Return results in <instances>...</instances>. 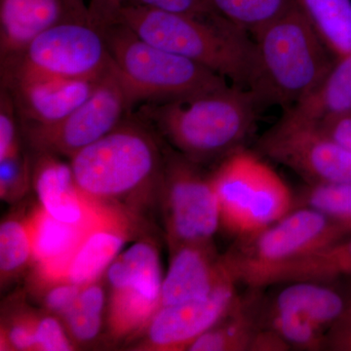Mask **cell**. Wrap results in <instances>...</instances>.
Returning <instances> with one entry per match:
<instances>
[{"label": "cell", "mask_w": 351, "mask_h": 351, "mask_svg": "<svg viewBox=\"0 0 351 351\" xmlns=\"http://www.w3.org/2000/svg\"><path fill=\"white\" fill-rule=\"evenodd\" d=\"M261 110L248 89L228 84L191 98L144 104L140 114L179 154L199 164L242 149Z\"/></svg>", "instance_id": "6da1fadb"}, {"label": "cell", "mask_w": 351, "mask_h": 351, "mask_svg": "<svg viewBox=\"0 0 351 351\" xmlns=\"http://www.w3.org/2000/svg\"><path fill=\"white\" fill-rule=\"evenodd\" d=\"M119 23L147 43L202 64L235 86L248 89L250 85L255 41L217 14L191 15L125 4Z\"/></svg>", "instance_id": "7a4b0ae2"}, {"label": "cell", "mask_w": 351, "mask_h": 351, "mask_svg": "<svg viewBox=\"0 0 351 351\" xmlns=\"http://www.w3.org/2000/svg\"><path fill=\"white\" fill-rule=\"evenodd\" d=\"M253 36L256 64L248 90L261 110L292 107L320 84L336 60L295 1Z\"/></svg>", "instance_id": "3957f363"}, {"label": "cell", "mask_w": 351, "mask_h": 351, "mask_svg": "<svg viewBox=\"0 0 351 351\" xmlns=\"http://www.w3.org/2000/svg\"><path fill=\"white\" fill-rule=\"evenodd\" d=\"M71 167L85 195L108 204L161 186L164 156L145 125L126 119L71 157Z\"/></svg>", "instance_id": "277c9868"}, {"label": "cell", "mask_w": 351, "mask_h": 351, "mask_svg": "<svg viewBox=\"0 0 351 351\" xmlns=\"http://www.w3.org/2000/svg\"><path fill=\"white\" fill-rule=\"evenodd\" d=\"M104 34L132 108L191 98L228 85L211 69L147 43L121 23L108 27Z\"/></svg>", "instance_id": "5b68a950"}, {"label": "cell", "mask_w": 351, "mask_h": 351, "mask_svg": "<svg viewBox=\"0 0 351 351\" xmlns=\"http://www.w3.org/2000/svg\"><path fill=\"white\" fill-rule=\"evenodd\" d=\"M3 84L50 80H99L112 68L105 34L88 17L68 15L17 54L1 60Z\"/></svg>", "instance_id": "8992f818"}, {"label": "cell", "mask_w": 351, "mask_h": 351, "mask_svg": "<svg viewBox=\"0 0 351 351\" xmlns=\"http://www.w3.org/2000/svg\"><path fill=\"white\" fill-rule=\"evenodd\" d=\"M221 226L237 240L257 234L295 209V195L276 171L243 147L210 176Z\"/></svg>", "instance_id": "52a82bcc"}, {"label": "cell", "mask_w": 351, "mask_h": 351, "mask_svg": "<svg viewBox=\"0 0 351 351\" xmlns=\"http://www.w3.org/2000/svg\"><path fill=\"white\" fill-rule=\"evenodd\" d=\"M350 234L319 212L298 207L257 234L237 240L223 262L237 284L256 289L270 270Z\"/></svg>", "instance_id": "ba28073f"}, {"label": "cell", "mask_w": 351, "mask_h": 351, "mask_svg": "<svg viewBox=\"0 0 351 351\" xmlns=\"http://www.w3.org/2000/svg\"><path fill=\"white\" fill-rule=\"evenodd\" d=\"M179 152L164 154L162 191L171 249L213 244L221 217L211 178Z\"/></svg>", "instance_id": "9c48e42d"}, {"label": "cell", "mask_w": 351, "mask_h": 351, "mask_svg": "<svg viewBox=\"0 0 351 351\" xmlns=\"http://www.w3.org/2000/svg\"><path fill=\"white\" fill-rule=\"evenodd\" d=\"M132 107L113 64L84 103L68 117L47 125L24 124L25 137L40 152L71 158L114 130Z\"/></svg>", "instance_id": "30bf717a"}, {"label": "cell", "mask_w": 351, "mask_h": 351, "mask_svg": "<svg viewBox=\"0 0 351 351\" xmlns=\"http://www.w3.org/2000/svg\"><path fill=\"white\" fill-rule=\"evenodd\" d=\"M262 156L288 167L308 184H351V149L321 130L317 124L283 114L258 138Z\"/></svg>", "instance_id": "8fae6325"}, {"label": "cell", "mask_w": 351, "mask_h": 351, "mask_svg": "<svg viewBox=\"0 0 351 351\" xmlns=\"http://www.w3.org/2000/svg\"><path fill=\"white\" fill-rule=\"evenodd\" d=\"M107 278L112 287L108 322L112 338H124L147 328L160 307V263L130 258L113 267Z\"/></svg>", "instance_id": "7c38bea8"}, {"label": "cell", "mask_w": 351, "mask_h": 351, "mask_svg": "<svg viewBox=\"0 0 351 351\" xmlns=\"http://www.w3.org/2000/svg\"><path fill=\"white\" fill-rule=\"evenodd\" d=\"M237 295V283H228L206 299L159 307L145 328V348L188 350L198 337L221 319Z\"/></svg>", "instance_id": "4fadbf2b"}, {"label": "cell", "mask_w": 351, "mask_h": 351, "mask_svg": "<svg viewBox=\"0 0 351 351\" xmlns=\"http://www.w3.org/2000/svg\"><path fill=\"white\" fill-rule=\"evenodd\" d=\"M237 283L213 244H186L172 250L163 278L160 306L206 299L217 289Z\"/></svg>", "instance_id": "5bb4252c"}, {"label": "cell", "mask_w": 351, "mask_h": 351, "mask_svg": "<svg viewBox=\"0 0 351 351\" xmlns=\"http://www.w3.org/2000/svg\"><path fill=\"white\" fill-rule=\"evenodd\" d=\"M34 181L41 207L51 216L75 226H92L117 211L110 204L90 198L78 188L71 165L41 152Z\"/></svg>", "instance_id": "9a60e30c"}, {"label": "cell", "mask_w": 351, "mask_h": 351, "mask_svg": "<svg viewBox=\"0 0 351 351\" xmlns=\"http://www.w3.org/2000/svg\"><path fill=\"white\" fill-rule=\"evenodd\" d=\"M101 78L34 80L3 87L10 92L23 123L47 125L68 117L84 103Z\"/></svg>", "instance_id": "2e32d148"}, {"label": "cell", "mask_w": 351, "mask_h": 351, "mask_svg": "<svg viewBox=\"0 0 351 351\" xmlns=\"http://www.w3.org/2000/svg\"><path fill=\"white\" fill-rule=\"evenodd\" d=\"M25 221L31 235L32 260L36 263V276L49 287L66 282L73 254L90 228L101 221L92 226L71 225L55 219L40 206L34 209Z\"/></svg>", "instance_id": "e0dca14e"}, {"label": "cell", "mask_w": 351, "mask_h": 351, "mask_svg": "<svg viewBox=\"0 0 351 351\" xmlns=\"http://www.w3.org/2000/svg\"><path fill=\"white\" fill-rule=\"evenodd\" d=\"M130 221L121 210L96 223L76 249L66 282L85 286L95 283L119 255L130 235Z\"/></svg>", "instance_id": "ac0fdd59"}, {"label": "cell", "mask_w": 351, "mask_h": 351, "mask_svg": "<svg viewBox=\"0 0 351 351\" xmlns=\"http://www.w3.org/2000/svg\"><path fill=\"white\" fill-rule=\"evenodd\" d=\"M262 289L237 295L228 313L189 346L191 351H250L262 322Z\"/></svg>", "instance_id": "d6986e66"}, {"label": "cell", "mask_w": 351, "mask_h": 351, "mask_svg": "<svg viewBox=\"0 0 351 351\" xmlns=\"http://www.w3.org/2000/svg\"><path fill=\"white\" fill-rule=\"evenodd\" d=\"M332 283L309 280L284 283L285 286L265 302L272 308L301 314L327 334L348 302V294H343Z\"/></svg>", "instance_id": "ffe728a7"}, {"label": "cell", "mask_w": 351, "mask_h": 351, "mask_svg": "<svg viewBox=\"0 0 351 351\" xmlns=\"http://www.w3.org/2000/svg\"><path fill=\"white\" fill-rule=\"evenodd\" d=\"M343 277H351V234L270 270L258 281L257 289L293 281L334 282Z\"/></svg>", "instance_id": "44dd1931"}, {"label": "cell", "mask_w": 351, "mask_h": 351, "mask_svg": "<svg viewBox=\"0 0 351 351\" xmlns=\"http://www.w3.org/2000/svg\"><path fill=\"white\" fill-rule=\"evenodd\" d=\"M351 112V53L335 60L329 73L311 93L286 108L284 115L318 124L328 117Z\"/></svg>", "instance_id": "7402d4cb"}, {"label": "cell", "mask_w": 351, "mask_h": 351, "mask_svg": "<svg viewBox=\"0 0 351 351\" xmlns=\"http://www.w3.org/2000/svg\"><path fill=\"white\" fill-rule=\"evenodd\" d=\"M332 56L351 53V0H294Z\"/></svg>", "instance_id": "603a6c76"}, {"label": "cell", "mask_w": 351, "mask_h": 351, "mask_svg": "<svg viewBox=\"0 0 351 351\" xmlns=\"http://www.w3.org/2000/svg\"><path fill=\"white\" fill-rule=\"evenodd\" d=\"M294 0H206L208 9L254 34L280 16Z\"/></svg>", "instance_id": "cb8c5ba5"}, {"label": "cell", "mask_w": 351, "mask_h": 351, "mask_svg": "<svg viewBox=\"0 0 351 351\" xmlns=\"http://www.w3.org/2000/svg\"><path fill=\"white\" fill-rule=\"evenodd\" d=\"M315 210L351 233V184L306 182L295 195V208Z\"/></svg>", "instance_id": "d4e9b609"}, {"label": "cell", "mask_w": 351, "mask_h": 351, "mask_svg": "<svg viewBox=\"0 0 351 351\" xmlns=\"http://www.w3.org/2000/svg\"><path fill=\"white\" fill-rule=\"evenodd\" d=\"M261 324L276 331L291 350H325L326 332L295 311L272 308L265 301Z\"/></svg>", "instance_id": "484cf974"}, {"label": "cell", "mask_w": 351, "mask_h": 351, "mask_svg": "<svg viewBox=\"0 0 351 351\" xmlns=\"http://www.w3.org/2000/svg\"><path fill=\"white\" fill-rule=\"evenodd\" d=\"M105 292L97 282L82 286L73 306L63 316L71 338L80 343L96 339L100 332Z\"/></svg>", "instance_id": "4316f807"}, {"label": "cell", "mask_w": 351, "mask_h": 351, "mask_svg": "<svg viewBox=\"0 0 351 351\" xmlns=\"http://www.w3.org/2000/svg\"><path fill=\"white\" fill-rule=\"evenodd\" d=\"M32 258L27 221L10 219L0 226V269L2 279L12 277Z\"/></svg>", "instance_id": "83f0119b"}, {"label": "cell", "mask_w": 351, "mask_h": 351, "mask_svg": "<svg viewBox=\"0 0 351 351\" xmlns=\"http://www.w3.org/2000/svg\"><path fill=\"white\" fill-rule=\"evenodd\" d=\"M29 164L22 154L0 160V193L4 199L19 197L29 184Z\"/></svg>", "instance_id": "f1b7e54d"}, {"label": "cell", "mask_w": 351, "mask_h": 351, "mask_svg": "<svg viewBox=\"0 0 351 351\" xmlns=\"http://www.w3.org/2000/svg\"><path fill=\"white\" fill-rule=\"evenodd\" d=\"M17 110L10 92L2 86L0 100V160L20 154Z\"/></svg>", "instance_id": "f546056e"}, {"label": "cell", "mask_w": 351, "mask_h": 351, "mask_svg": "<svg viewBox=\"0 0 351 351\" xmlns=\"http://www.w3.org/2000/svg\"><path fill=\"white\" fill-rule=\"evenodd\" d=\"M32 0H0V47L14 38L24 25Z\"/></svg>", "instance_id": "4dcf8cb0"}, {"label": "cell", "mask_w": 351, "mask_h": 351, "mask_svg": "<svg viewBox=\"0 0 351 351\" xmlns=\"http://www.w3.org/2000/svg\"><path fill=\"white\" fill-rule=\"evenodd\" d=\"M36 350L69 351L73 350L63 326L55 317H36Z\"/></svg>", "instance_id": "1f68e13d"}, {"label": "cell", "mask_w": 351, "mask_h": 351, "mask_svg": "<svg viewBox=\"0 0 351 351\" xmlns=\"http://www.w3.org/2000/svg\"><path fill=\"white\" fill-rule=\"evenodd\" d=\"M4 350H36V316L21 315L11 322L2 338Z\"/></svg>", "instance_id": "d6a6232c"}, {"label": "cell", "mask_w": 351, "mask_h": 351, "mask_svg": "<svg viewBox=\"0 0 351 351\" xmlns=\"http://www.w3.org/2000/svg\"><path fill=\"white\" fill-rule=\"evenodd\" d=\"M49 287L44 298V306L51 313L64 316L75 304L82 286L71 282H62Z\"/></svg>", "instance_id": "836d02e7"}, {"label": "cell", "mask_w": 351, "mask_h": 351, "mask_svg": "<svg viewBox=\"0 0 351 351\" xmlns=\"http://www.w3.org/2000/svg\"><path fill=\"white\" fill-rule=\"evenodd\" d=\"M125 4L191 15L211 12L208 9L206 0H125L124 5Z\"/></svg>", "instance_id": "e575fe53"}, {"label": "cell", "mask_w": 351, "mask_h": 351, "mask_svg": "<svg viewBox=\"0 0 351 351\" xmlns=\"http://www.w3.org/2000/svg\"><path fill=\"white\" fill-rule=\"evenodd\" d=\"M325 350L351 351V292L345 311L327 332Z\"/></svg>", "instance_id": "d590c367"}, {"label": "cell", "mask_w": 351, "mask_h": 351, "mask_svg": "<svg viewBox=\"0 0 351 351\" xmlns=\"http://www.w3.org/2000/svg\"><path fill=\"white\" fill-rule=\"evenodd\" d=\"M125 0H90L88 19L101 31L119 23V13Z\"/></svg>", "instance_id": "8d00e7d4"}, {"label": "cell", "mask_w": 351, "mask_h": 351, "mask_svg": "<svg viewBox=\"0 0 351 351\" xmlns=\"http://www.w3.org/2000/svg\"><path fill=\"white\" fill-rule=\"evenodd\" d=\"M317 125L328 136L351 149V112L328 117Z\"/></svg>", "instance_id": "74e56055"}, {"label": "cell", "mask_w": 351, "mask_h": 351, "mask_svg": "<svg viewBox=\"0 0 351 351\" xmlns=\"http://www.w3.org/2000/svg\"><path fill=\"white\" fill-rule=\"evenodd\" d=\"M288 343L271 328L261 324L256 332L250 351H286L290 350Z\"/></svg>", "instance_id": "f35d334b"}, {"label": "cell", "mask_w": 351, "mask_h": 351, "mask_svg": "<svg viewBox=\"0 0 351 351\" xmlns=\"http://www.w3.org/2000/svg\"><path fill=\"white\" fill-rule=\"evenodd\" d=\"M68 2L71 13L88 17L87 5L84 3V0H68Z\"/></svg>", "instance_id": "ab89813d"}]
</instances>
